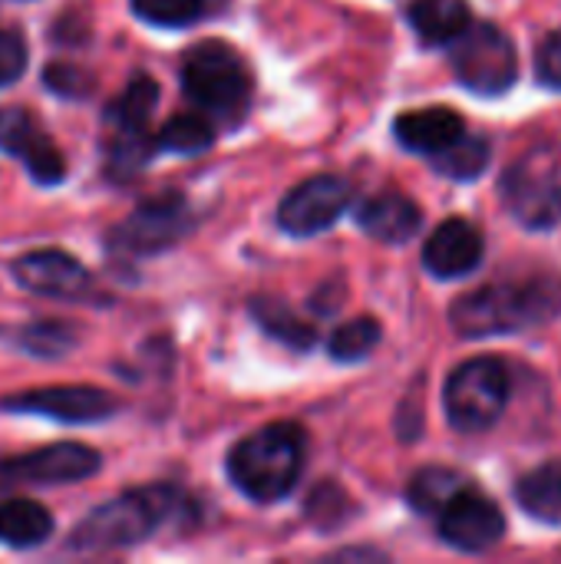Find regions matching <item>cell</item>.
Here are the masks:
<instances>
[{
  "mask_svg": "<svg viewBox=\"0 0 561 564\" xmlns=\"http://www.w3.org/2000/svg\"><path fill=\"white\" fill-rule=\"evenodd\" d=\"M308 456L304 430L294 423H271L228 453V476L251 502H278L301 479Z\"/></svg>",
  "mask_w": 561,
  "mask_h": 564,
  "instance_id": "1",
  "label": "cell"
},
{
  "mask_svg": "<svg viewBox=\"0 0 561 564\" xmlns=\"http://www.w3.org/2000/svg\"><path fill=\"white\" fill-rule=\"evenodd\" d=\"M182 89L205 116L222 119L225 126H238L251 106L255 79L235 46L205 40L182 59Z\"/></svg>",
  "mask_w": 561,
  "mask_h": 564,
  "instance_id": "2",
  "label": "cell"
},
{
  "mask_svg": "<svg viewBox=\"0 0 561 564\" xmlns=\"http://www.w3.org/2000/svg\"><path fill=\"white\" fill-rule=\"evenodd\" d=\"M182 506L175 489L152 486L142 492H126L106 506H99L83 525H76L69 545L83 552L129 549L145 542L175 509Z\"/></svg>",
  "mask_w": 561,
  "mask_h": 564,
  "instance_id": "3",
  "label": "cell"
},
{
  "mask_svg": "<svg viewBox=\"0 0 561 564\" xmlns=\"http://www.w3.org/2000/svg\"><path fill=\"white\" fill-rule=\"evenodd\" d=\"M549 304L552 297L542 284H489L463 294L450 307V321L463 337H493L549 317Z\"/></svg>",
  "mask_w": 561,
  "mask_h": 564,
  "instance_id": "4",
  "label": "cell"
},
{
  "mask_svg": "<svg viewBox=\"0 0 561 564\" xmlns=\"http://www.w3.org/2000/svg\"><path fill=\"white\" fill-rule=\"evenodd\" d=\"M446 416L460 433L489 430L509 403V370L496 357H476L456 367L443 390Z\"/></svg>",
  "mask_w": 561,
  "mask_h": 564,
  "instance_id": "5",
  "label": "cell"
},
{
  "mask_svg": "<svg viewBox=\"0 0 561 564\" xmlns=\"http://www.w3.org/2000/svg\"><path fill=\"white\" fill-rule=\"evenodd\" d=\"M450 46L453 73L466 89L499 96L516 83V46L496 23H470Z\"/></svg>",
  "mask_w": 561,
  "mask_h": 564,
  "instance_id": "6",
  "label": "cell"
},
{
  "mask_svg": "<svg viewBox=\"0 0 561 564\" xmlns=\"http://www.w3.org/2000/svg\"><path fill=\"white\" fill-rule=\"evenodd\" d=\"M503 202L519 225L532 231L555 228L561 221V165L546 152L516 162L503 178Z\"/></svg>",
  "mask_w": 561,
  "mask_h": 564,
  "instance_id": "7",
  "label": "cell"
},
{
  "mask_svg": "<svg viewBox=\"0 0 561 564\" xmlns=\"http://www.w3.org/2000/svg\"><path fill=\"white\" fill-rule=\"evenodd\" d=\"M192 228V208L182 195H159L142 202L122 225L112 228L109 245L126 254H159L179 245Z\"/></svg>",
  "mask_w": 561,
  "mask_h": 564,
  "instance_id": "8",
  "label": "cell"
},
{
  "mask_svg": "<svg viewBox=\"0 0 561 564\" xmlns=\"http://www.w3.org/2000/svg\"><path fill=\"white\" fill-rule=\"evenodd\" d=\"M350 182L341 175H314L294 185L278 205V225L294 238L327 231L350 205Z\"/></svg>",
  "mask_w": 561,
  "mask_h": 564,
  "instance_id": "9",
  "label": "cell"
},
{
  "mask_svg": "<svg viewBox=\"0 0 561 564\" xmlns=\"http://www.w3.org/2000/svg\"><path fill=\"white\" fill-rule=\"evenodd\" d=\"M0 149L26 165L33 182L56 185L66 178V159L50 139V132L40 126V119L23 106L0 109Z\"/></svg>",
  "mask_w": 561,
  "mask_h": 564,
  "instance_id": "10",
  "label": "cell"
},
{
  "mask_svg": "<svg viewBox=\"0 0 561 564\" xmlns=\"http://www.w3.org/2000/svg\"><path fill=\"white\" fill-rule=\"evenodd\" d=\"M0 410L10 413H36L60 423H99L116 413V400L106 390L96 387H46V390H26L0 400Z\"/></svg>",
  "mask_w": 561,
  "mask_h": 564,
  "instance_id": "11",
  "label": "cell"
},
{
  "mask_svg": "<svg viewBox=\"0 0 561 564\" xmlns=\"http://www.w3.org/2000/svg\"><path fill=\"white\" fill-rule=\"evenodd\" d=\"M506 535V519L499 506L479 492L460 489L440 509V539L460 552H486Z\"/></svg>",
  "mask_w": 561,
  "mask_h": 564,
  "instance_id": "12",
  "label": "cell"
},
{
  "mask_svg": "<svg viewBox=\"0 0 561 564\" xmlns=\"http://www.w3.org/2000/svg\"><path fill=\"white\" fill-rule=\"evenodd\" d=\"M99 466H103L99 453L83 443H56V446H43V449H33L26 456L3 463L7 482H30V486L83 482L96 476Z\"/></svg>",
  "mask_w": 561,
  "mask_h": 564,
  "instance_id": "13",
  "label": "cell"
},
{
  "mask_svg": "<svg viewBox=\"0 0 561 564\" xmlns=\"http://www.w3.org/2000/svg\"><path fill=\"white\" fill-rule=\"evenodd\" d=\"M13 278L20 288L33 294H46V297H79L89 284L86 268L60 248H43V251H30L17 258Z\"/></svg>",
  "mask_w": 561,
  "mask_h": 564,
  "instance_id": "14",
  "label": "cell"
},
{
  "mask_svg": "<svg viewBox=\"0 0 561 564\" xmlns=\"http://www.w3.org/2000/svg\"><path fill=\"white\" fill-rule=\"evenodd\" d=\"M483 248H486L483 235L473 221L450 218L430 235V241L423 248V264L436 278H463L473 268H479Z\"/></svg>",
  "mask_w": 561,
  "mask_h": 564,
  "instance_id": "15",
  "label": "cell"
},
{
  "mask_svg": "<svg viewBox=\"0 0 561 564\" xmlns=\"http://www.w3.org/2000/svg\"><path fill=\"white\" fill-rule=\"evenodd\" d=\"M357 225H360L370 238H377V241H384V245H403V241H410V238L420 231L423 212H420V205L410 202L407 195H400V192H384V195L367 198V202L357 208Z\"/></svg>",
  "mask_w": 561,
  "mask_h": 564,
  "instance_id": "16",
  "label": "cell"
},
{
  "mask_svg": "<svg viewBox=\"0 0 561 564\" xmlns=\"http://www.w3.org/2000/svg\"><path fill=\"white\" fill-rule=\"evenodd\" d=\"M393 132H397L403 149L420 152V155H433L443 145H450L460 132H466V126H463L456 109H450V106H427V109L403 112L397 119Z\"/></svg>",
  "mask_w": 561,
  "mask_h": 564,
  "instance_id": "17",
  "label": "cell"
},
{
  "mask_svg": "<svg viewBox=\"0 0 561 564\" xmlns=\"http://www.w3.org/2000/svg\"><path fill=\"white\" fill-rule=\"evenodd\" d=\"M410 26L427 46H443L453 43L470 23V3L466 0H413L410 3Z\"/></svg>",
  "mask_w": 561,
  "mask_h": 564,
  "instance_id": "18",
  "label": "cell"
},
{
  "mask_svg": "<svg viewBox=\"0 0 561 564\" xmlns=\"http://www.w3.org/2000/svg\"><path fill=\"white\" fill-rule=\"evenodd\" d=\"M53 532V519L40 502L30 499H3L0 502V542L10 549L43 545Z\"/></svg>",
  "mask_w": 561,
  "mask_h": 564,
  "instance_id": "19",
  "label": "cell"
},
{
  "mask_svg": "<svg viewBox=\"0 0 561 564\" xmlns=\"http://www.w3.org/2000/svg\"><path fill=\"white\" fill-rule=\"evenodd\" d=\"M516 502L536 522L561 525V459L546 463L532 469L529 476H522L516 486Z\"/></svg>",
  "mask_w": 561,
  "mask_h": 564,
  "instance_id": "20",
  "label": "cell"
},
{
  "mask_svg": "<svg viewBox=\"0 0 561 564\" xmlns=\"http://www.w3.org/2000/svg\"><path fill=\"white\" fill-rule=\"evenodd\" d=\"M159 102V86L152 76H136L126 93L106 109V122H112V129H149V119L155 112Z\"/></svg>",
  "mask_w": 561,
  "mask_h": 564,
  "instance_id": "21",
  "label": "cell"
},
{
  "mask_svg": "<svg viewBox=\"0 0 561 564\" xmlns=\"http://www.w3.org/2000/svg\"><path fill=\"white\" fill-rule=\"evenodd\" d=\"M159 152L155 139L149 135V129H112V142H109V155H106V169L116 182H126L132 175H139L149 159Z\"/></svg>",
  "mask_w": 561,
  "mask_h": 564,
  "instance_id": "22",
  "label": "cell"
},
{
  "mask_svg": "<svg viewBox=\"0 0 561 564\" xmlns=\"http://www.w3.org/2000/svg\"><path fill=\"white\" fill-rule=\"evenodd\" d=\"M436 172L450 175V178H476L486 172L489 165V142L483 135H470V132H460L450 145H443L440 152L430 155Z\"/></svg>",
  "mask_w": 561,
  "mask_h": 564,
  "instance_id": "23",
  "label": "cell"
},
{
  "mask_svg": "<svg viewBox=\"0 0 561 564\" xmlns=\"http://www.w3.org/2000/svg\"><path fill=\"white\" fill-rule=\"evenodd\" d=\"M460 489H466V482H463L460 473L443 469V466H430V469H423V473H417L410 479L407 499H410V506L420 516H436Z\"/></svg>",
  "mask_w": 561,
  "mask_h": 564,
  "instance_id": "24",
  "label": "cell"
},
{
  "mask_svg": "<svg viewBox=\"0 0 561 564\" xmlns=\"http://www.w3.org/2000/svg\"><path fill=\"white\" fill-rule=\"evenodd\" d=\"M212 142H215V126L205 116H198V112H179V116H172L162 126V132L155 135V145L162 152H179V155L205 152Z\"/></svg>",
  "mask_w": 561,
  "mask_h": 564,
  "instance_id": "25",
  "label": "cell"
},
{
  "mask_svg": "<svg viewBox=\"0 0 561 564\" xmlns=\"http://www.w3.org/2000/svg\"><path fill=\"white\" fill-rule=\"evenodd\" d=\"M251 314H255V321H258L274 340H281V344H288V347H294V350L314 347V330H311L308 324H301L281 301H274V297H255V301H251Z\"/></svg>",
  "mask_w": 561,
  "mask_h": 564,
  "instance_id": "26",
  "label": "cell"
},
{
  "mask_svg": "<svg viewBox=\"0 0 561 564\" xmlns=\"http://www.w3.org/2000/svg\"><path fill=\"white\" fill-rule=\"evenodd\" d=\"M377 344H380V324L374 317H354L331 334L327 350L334 360L354 364V360H364Z\"/></svg>",
  "mask_w": 561,
  "mask_h": 564,
  "instance_id": "27",
  "label": "cell"
},
{
  "mask_svg": "<svg viewBox=\"0 0 561 564\" xmlns=\"http://www.w3.org/2000/svg\"><path fill=\"white\" fill-rule=\"evenodd\" d=\"M132 13L152 26H188L202 17L205 0H129Z\"/></svg>",
  "mask_w": 561,
  "mask_h": 564,
  "instance_id": "28",
  "label": "cell"
},
{
  "mask_svg": "<svg viewBox=\"0 0 561 564\" xmlns=\"http://www.w3.org/2000/svg\"><path fill=\"white\" fill-rule=\"evenodd\" d=\"M17 344L36 357H63L73 344H76V334L66 327V324H56V321H43V324H30L20 330Z\"/></svg>",
  "mask_w": 561,
  "mask_h": 564,
  "instance_id": "29",
  "label": "cell"
},
{
  "mask_svg": "<svg viewBox=\"0 0 561 564\" xmlns=\"http://www.w3.org/2000/svg\"><path fill=\"white\" fill-rule=\"evenodd\" d=\"M26 69V43L17 30H0V86H10Z\"/></svg>",
  "mask_w": 561,
  "mask_h": 564,
  "instance_id": "30",
  "label": "cell"
},
{
  "mask_svg": "<svg viewBox=\"0 0 561 564\" xmlns=\"http://www.w3.org/2000/svg\"><path fill=\"white\" fill-rule=\"evenodd\" d=\"M536 73H539V83H546L549 89H561V30L539 43Z\"/></svg>",
  "mask_w": 561,
  "mask_h": 564,
  "instance_id": "31",
  "label": "cell"
},
{
  "mask_svg": "<svg viewBox=\"0 0 561 564\" xmlns=\"http://www.w3.org/2000/svg\"><path fill=\"white\" fill-rule=\"evenodd\" d=\"M7 486V469H3V459H0V489Z\"/></svg>",
  "mask_w": 561,
  "mask_h": 564,
  "instance_id": "32",
  "label": "cell"
}]
</instances>
